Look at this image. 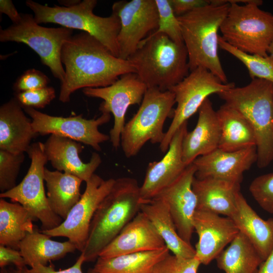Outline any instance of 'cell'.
Segmentation results:
<instances>
[{"label": "cell", "instance_id": "1", "mask_svg": "<svg viewBox=\"0 0 273 273\" xmlns=\"http://www.w3.org/2000/svg\"><path fill=\"white\" fill-rule=\"evenodd\" d=\"M65 76L61 83L59 100L69 102L71 95L80 88L111 85L122 75L135 73L128 61L116 57L100 41L81 32L67 40L61 51Z\"/></svg>", "mask_w": 273, "mask_h": 273}, {"label": "cell", "instance_id": "2", "mask_svg": "<svg viewBox=\"0 0 273 273\" xmlns=\"http://www.w3.org/2000/svg\"><path fill=\"white\" fill-rule=\"evenodd\" d=\"M143 202L140 186L135 178H117L93 218L88 238L81 252L85 262L94 261L140 211Z\"/></svg>", "mask_w": 273, "mask_h": 273}, {"label": "cell", "instance_id": "3", "mask_svg": "<svg viewBox=\"0 0 273 273\" xmlns=\"http://www.w3.org/2000/svg\"><path fill=\"white\" fill-rule=\"evenodd\" d=\"M230 4H210L177 17L187 50L190 71L203 68L227 83L218 53V31Z\"/></svg>", "mask_w": 273, "mask_h": 273}, {"label": "cell", "instance_id": "4", "mask_svg": "<svg viewBox=\"0 0 273 273\" xmlns=\"http://www.w3.org/2000/svg\"><path fill=\"white\" fill-rule=\"evenodd\" d=\"M127 60L148 88L168 90L190 72L185 44L163 34L147 36Z\"/></svg>", "mask_w": 273, "mask_h": 273}, {"label": "cell", "instance_id": "5", "mask_svg": "<svg viewBox=\"0 0 273 273\" xmlns=\"http://www.w3.org/2000/svg\"><path fill=\"white\" fill-rule=\"evenodd\" d=\"M217 95L251 124L256 136L257 166H267L273 160V83L254 78L245 86Z\"/></svg>", "mask_w": 273, "mask_h": 273}, {"label": "cell", "instance_id": "6", "mask_svg": "<svg viewBox=\"0 0 273 273\" xmlns=\"http://www.w3.org/2000/svg\"><path fill=\"white\" fill-rule=\"evenodd\" d=\"M25 4L33 12L34 20L38 24L52 23L82 30L95 37L119 58V18L113 12L108 17L95 15L93 10L97 4V0H83L70 7H49L32 0L26 1Z\"/></svg>", "mask_w": 273, "mask_h": 273}, {"label": "cell", "instance_id": "7", "mask_svg": "<svg viewBox=\"0 0 273 273\" xmlns=\"http://www.w3.org/2000/svg\"><path fill=\"white\" fill-rule=\"evenodd\" d=\"M262 4L261 0L243 5L230 4L220 27L222 38L243 52L268 56L273 38V15L259 8Z\"/></svg>", "mask_w": 273, "mask_h": 273}, {"label": "cell", "instance_id": "8", "mask_svg": "<svg viewBox=\"0 0 273 273\" xmlns=\"http://www.w3.org/2000/svg\"><path fill=\"white\" fill-rule=\"evenodd\" d=\"M175 103L174 94L157 88L147 89L137 112L125 124L121 135L120 145L127 158L136 155L145 144L163 141L166 119L173 117Z\"/></svg>", "mask_w": 273, "mask_h": 273}, {"label": "cell", "instance_id": "9", "mask_svg": "<svg viewBox=\"0 0 273 273\" xmlns=\"http://www.w3.org/2000/svg\"><path fill=\"white\" fill-rule=\"evenodd\" d=\"M72 35V29L43 27L35 21L32 15L21 13L17 22L1 29L0 41L28 46L39 56L42 64L48 67L53 76L62 83L65 72L61 62V51L64 43Z\"/></svg>", "mask_w": 273, "mask_h": 273}, {"label": "cell", "instance_id": "10", "mask_svg": "<svg viewBox=\"0 0 273 273\" xmlns=\"http://www.w3.org/2000/svg\"><path fill=\"white\" fill-rule=\"evenodd\" d=\"M27 153L31 163L22 181L12 189L1 193V198H9L22 205L41 224V231L50 230L59 226L63 220L50 207L46 194L45 165L47 163L43 143L36 142L29 146Z\"/></svg>", "mask_w": 273, "mask_h": 273}, {"label": "cell", "instance_id": "11", "mask_svg": "<svg viewBox=\"0 0 273 273\" xmlns=\"http://www.w3.org/2000/svg\"><path fill=\"white\" fill-rule=\"evenodd\" d=\"M235 86V83H223L210 71L200 67L190 71L183 80L171 87L169 90L174 94L177 106L174 110L171 124L159 145L161 152H167L175 132L198 111L209 96L218 94Z\"/></svg>", "mask_w": 273, "mask_h": 273}, {"label": "cell", "instance_id": "12", "mask_svg": "<svg viewBox=\"0 0 273 273\" xmlns=\"http://www.w3.org/2000/svg\"><path fill=\"white\" fill-rule=\"evenodd\" d=\"M115 179H104L94 174L86 183L79 201L57 227L41 232L52 237H64L81 252L86 244L91 222L99 205L111 191Z\"/></svg>", "mask_w": 273, "mask_h": 273}, {"label": "cell", "instance_id": "13", "mask_svg": "<svg viewBox=\"0 0 273 273\" xmlns=\"http://www.w3.org/2000/svg\"><path fill=\"white\" fill-rule=\"evenodd\" d=\"M148 88L135 73L122 75L110 85L96 88H85L82 93L87 97L103 100L99 110L102 113H112L114 125L110 131V141L117 149L121 142V135L125 125V114L128 107L141 104Z\"/></svg>", "mask_w": 273, "mask_h": 273}, {"label": "cell", "instance_id": "14", "mask_svg": "<svg viewBox=\"0 0 273 273\" xmlns=\"http://www.w3.org/2000/svg\"><path fill=\"white\" fill-rule=\"evenodd\" d=\"M31 118L32 125L38 134H56L70 139L101 150L100 144L110 140V136L99 130V127L108 122L111 114L102 113L97 118L85 119L81 114L64 117L52 116L31 108H24Z\"/></svg>", "mask_w": 273, "mask_h": 273}, {"label": "cell", "instance_id": "15", "mask_svg": "<svg viewBox=\"0 0 273 273\" xmlns=\"http://www.w3.org/2000/svg\"><path fill=\"white\" fill-rule=\"evenodd\" d=\"M112 12L121 24L117 40L119 58L126 60L140 43L158 26L159 14L155 0H125L115 2Z\"/></svg>", "mask_w": 273, "mask_h": 273}, {"label": "cell", "instance_id": "16", "mask_svg": "<svg viewBox=\"0 0 273 273\" xmlns=\"http://www.w3.org/2000/svg\"><path fill=\"white\" fill-rule=\"evenodd\" d=\"M196 171L195 165L190 164L174 181L154 198L166 203L178 234L190 244L194 231V216L197 207V197L192 188Z\"/></svg>", "mask_w": 273, "mask_h": 273}, {"label": "cell", "instance_id": "17", "mask_svg": "<svg viewBox=\"0 0 273 273\" xmlns=\"http://www.w3.org/2000/svg\"><path fill=\"white\" fill-rule=\"evenodd\" d=\"M193 226L198 236L195 257L204 265L216 259L239 233L231 218L204 210L196 211Z\"/></svg>", "mask_w": 273, "mask_h": 273}, {"label": "cell", "instance_id": "18", "mask_svg": "<svg viewBox=\"0 0 273 273\" xmlns=\"http://www.w3.org/2000/svg\"><path fill=\"white\" fill-rule=\"evenodd\" d=\"M256 147L226 151L218 148L193 162L198 179L214 178L240 185L243 173L257 161Z\"/></svg>", "mask_w": 273, "mask_h": 273}, {"label": "cell", "instance_id": "19", "mask_svg": "<svg viewBox=\"0 0 273 273\" xmlns=\"http://www.w3.org/2000/svg\"><path fill=\"white\" fill-rule=\"evenodd\" d=\"M188 121L175 132L168 150L159 161L148 164L145 178L140 186L143 201L153 199L162 190L174 181L188 166L183 159L182 145L188 132Z\"/></svg>", "mask_w": 273, "mask_h": 273}, {"label": "cell", "instance_id": "20", "mask_svg": "<svg viewBox=\"0 0 273 273\" xmlns=\"http://www.w3.org/2000/svg\"><path fill=\"white\" fill-rule=\"evenodd\" d=\"M165 244L148 217L141 211L101 252L110 258L161 249Z\"/></svg>", "mask_w": 273, "mask_h": 273}, {"label": "cell", "instance_id": "21", "mask_svg": "<svg viewBox=\"0 0 273 273\" xmlns=\"http://www.w3.org/2000/svg\"><path fill=\"white\" fill-rule=\"evenodd\" d=\"M43 146L48 161L54 168L74 175L85 182L95 174L102 162L96 152L92 153L89 162H83L79 155L84 149L82 143L69 138L51 134Z\"/></svg>", "mask_w": 273, "mask_h": 273}, {"label": "cell", "instance_id": "22", "mask_svg": "<svg viewBox=\"0 0 273 273\" xmlns=\"http://www.w3.org/2000/svg\"><path fill=\"white\" fill-rule=\"evenodd\" d=\"M198 118L193 130L187 132L183 142V159L186 166L198 157L210 153L219 147L221 129L216 111L209 98L198 110Z\"/></svg>", "mask_w": 273, "mask_h": 273}, {"label": "cell", "instance_id": "23", "mask_svg": "<svg viewBox=\"0 0 273 273\" xmlns=\"http://www.w3.org/2000/svg\"><path fill=\"white\" fill-rule=\"evenodd\" d=\"M23 109L15 98L1 106L0 150L24 153L32 140L38 135L33 129L32 120Z\"/></svg>", "mask_w": 273, "mask_h": 273}, {"label": "cell", "instance_id": "24", "mask_svg": "<svg viewBox=\"0 0 273 273\" xmlns=\"http://www.w3.org/2000/svg\"><path fill=\"white\" fill-rule=\"evenodd\" d=\"M231 218L239 232L249 240L263 261L273 248V218H261L239 191L236 196V210Z\"/></svg>", "mask_w": 273, "mask_h": 273}, {"label": "cell", "instance_id": "25", "mask_svg": "<svg viewBox=\"0 0 273 273\" xmlns=\"http://www.w3.org/2000/svg\"><path fill=\"white\" fill-rule=\"evenodd\" d=\"M192 188L197 199V210L231 218L236 210V196L240 185L214 178L194 177Z\"/></svg>", "mask_w": 273, "mask_h": 273}, {"label": "cell", "instance_id": "26", "mask_svg": "<svg viewBox=\"0 0 273 273\" xmlns=\"http://www.w3.org/2000/svg\"><path fill=\"white\" fill-rule=\"evenodd\" d=\"M150 220L173 255L184 258L195 256V249L180 237L169 208L161 200L154 198L143 201L141 210Z\"/></svg>", "mask_w": 273, "mask_h": 273}, {"label": "cell", "instance_id": "27", "mask_svg": "<svg viewBox=\"0 0 273 273\" xmlns=\"http://www.w3.org/2000/svg\"><path fill=\"white\" fill-rule=\"evenodd\" d=\"M44 181L50 207L64 220L82 195L80 188L83 181L71 174L45 168Z\"/></svg>", "mask_w": 273, "mask_h": 273}, {"label": "cell", "instance_id": "28", "mask_svg": "<svg viewBox=\"0 0 273 273\" xmlns=\"http://www.w3.org/2000/svg\"><path fill=\"white\" fill-rule=\"evenodd\" d=\"M216 113L221 129L219 149L234 151L256 146L254 130L239 111L224 103Z\"/></svg>", "mask_w": 273, "mask_h": 273}, {"label": "cell", "instance_id": "29", "mask_svg": "<svg viewBox=\"0 0 273 273\" xmlns=\"http://www.w3.org/2000/svg\"><path fill=\"white\" fill-rule=\"evenodd\" d=\"M51 238L35 229L26 235L21 242L19 250L27 265L30 267L38 264L47 265L48 262L61 259L77 250L69 240L62 242Z\"/></svg>", "mask_w": 273, "mask_h": 273}, {"label": "cell", "instance_id": "30", "mask_svg": "<svg viewBox=\"0 0 273 273\" xmlns=\"http://www.w3.org/2000/svg\"><path fill=\"white\" fill-rule=\"evenodd\" d=\"M36 220L22 205L0 199V244L19 250L21 242L33 232Z\"/></svg>", "mask_w": 273, "mask_h": 273}, {"label": "cell", "instance_id": "31", "mask_svg": "<svg viewBox=\"0 0 273 273\" xmlns=\"http://www.w3.org/2000/svg\"><path fill=\"white\" fill-rule=\"evenodd\" d=\"M169 251L165 246L158 250L110 258L99 257L92 269L99 273H151L154 266Z\"/></svg>", "mask_w": 273, "mask_h": 273}, {"label": "cell", "instance_id": "32", "mask_svg": "<svg viewBox=\"0 0 273 273\" xmlns=\"http://www.w3.org/2000/svg\"><path fill=\"white\" fill-rule=\"evenodd\" d=\"M215 259L217 267L224 273H257L263 261L249 240L240 232Z\"/></svg>", "mask_w": 273, "mask_h": 273}, {"label": "cell", "instance_id": "33", "mask_svg": "<svg viewBox=\"0 0 273 273\" xmlns=\"http://www.w3.org/2000/svg\"><path fill=\"white\" fill-rule=\"evenodd\" d=\"M219 47L240 60L247 68L252 79L258 78L273 83V59L269 56L263 57L243 52L218 37Z\"/></svg>", "mask_w": 273, "mask_h": 273}, {"label": "cell", "instance_id": "34", "mask_svg": "<svg viewBox=\"0 0 273 273\" xmlns=\"http://www.w3.org/2000/svg\"><path fill=\"white\" fill-rule=\"evenodd\" d=\"M155 1L159 14L158 26L149 36L163 34L177 43H184L179 21L173 12L169 0Z\"/></svg>", "mask_w": 273, "mask_h": 273}, {"label": "cell", "instance_id": "35", "mask_svg": "<svg viewBox=\"0 0 273 273\" xmlns=\"http://www.w3.org/2000/svg\"><path fill=\"white\" fill-rule=\"evenodd\" d=\"M24 158V153L14 154L0 150L1 193L8 191L16 186V179Z\"/></svg>", "mask_w": 273, "mask_h": 273}, {"label": "cell", "instance_id": "36", "mask_svg": "<svg viewBox=\"0 0 273 273\" xmlns=\"http://www.w3.org/2000/svg\"><path fill=\"white\" fill-rule=\"evenodd\" d=\"M249 191L263 210L273 214V172L254 178L250 185Z\"/></svg>", "mask_w": 273, "mask_h": 273}, {"label": "cell", "instance_id": "37", "mask_svg": "<svg viewBox=\"0 0 273 273\" xmlns=\"http://www.w3.org/2000/svg\"><path fill=\"white\" fill-rule=\"evenodd\" d=\"M200 264L195 257L184 258L169 253L154 266L151 273H198Z\"/></svg>", "mask_w": 273, "mask_h": 273}, {"label": "cell", "instance_id": "38", "mask_svg": "<svg viewBox=\"0 0 273 273\" xmlns=\"http://www.w3.org/2000/svg\"><path fill=\"white\" fill-rule=\"evenodd\" d=\"M56 97V92L52 86L33 90L17 93L15 98L24 108L42 109L49 105Z\"/></svg>", "mask_w": 273, "mask_h": 273}, {"label": "cell", "instance_id": "39", "mask_svg": "<svg viewBox=\"0 0 273 273\" xmlns=\"http://www.w3.org/2000/svg\"><path fill=\"white\" fill-rule=\"evenodd\" d=\"M49 77L41 71L30 69L25 71L14 84V89L17 93L33 90L48 86Z\"/></svg>", "mask_w": 273, "mask_h": 273}, {"label": "cell", "instance_id": "40", "mask_svg": "<svg viewBox=\"0 0 273 273\" xmlns=\"http://www.w3.org/2000/svg\"><path fill=\"white\" fill-rule=\"evenodd\" d=\"M10 264H13L19 270H23L26 265L20 251L0 245V267L3 268Z\"/></svg>", "mask_w": 273, "mask_h": 273}, {"label": "cell", "instance_id": "41", "mask_svg": "<svg viewBox=\"0 0 273 273\" xmlns=\"http://www.w3.org/2000/svg\"><path fill=\"white\" fill-rule=\"evenodd\" d=\"M85 262L83 255L81 253L75 263L68 268L57 270L51 265L49 266L38 264L28 268L23 269V273H83L82 266Z\"/></svg>", "mask_w": 273, "mask_h": 273}, {"label": "cell", "instance_id": "42", "mask_svg": "<svg viewBox=\"0 0 273 273\" xmlns=\"http://www.w3.org/2000/svg\"><path fill=\"white\" fill-rule=\"evenodd\" d=\"M174 14L179 17L192 10L210 4L207 0H169Z\"/></svg>", "mask_w": 273, "mask_h": 273}, {"label": "cell", "instance_id": "43", "mask_svg": "<svg viewBox=\"0 0 273 273\" xmlns=\"http://www.w3.org/2000/svg\"><path fill=\"white\" fill-rule=\"evenodd\" d=\"M0 12L7 15L13 23L17 22L21 18V13L18 12L11 0L0 1Z\"/></svg>", "mask_w": 273, "mask_h": 273}, {"label": "cell", "instance_id": "44", "mask_svg": "<svg viewBox=\"0 0 273 273\" xmlns=\"http://www.w3.org/2000/svg\"><path fill=\"white\" fill-rule=\"evenodd\" d=\"M257 273H273V248L260 265Z\"/></svg>", "mask_w": 273, "mask_h": 273}, {"label": "cell", "instance_id": "45", "mask_svg": "<svg viewBox=\"0 0 273 273\" xmlns=\"http://www.w3.org/2000/svg\"><path fill=\"white\" fill-rule=\"evenodd\" d=\"M81 1L78 0H65V1H59V4L62 6L65 7H70L78 4Z\"/></svg>", "mask_w": 273, "mask_h": 273}, {"label": "cell", "instance_id": "46", "mask_svg": "<svg viewBox=\"0 0 273 273\" xmlns=\"http://www.w3.org/2000/svg\"><path fill=\"white\" fill-rule=\"evenodd\" d=\"M268 54L273 59V38L268 50Z\"/></svg>", "mask_w": 273, "mask_h": 273}, {"label": "cell", "instance_id": "47", "mask_svg": "<svg viewBox=\"0 0 273 273\" xmlns=\"http://www.w3.org/2000/svg\"><path fill=\"white\" fill-rule=\"evenodd\" d=\"M23 270H19V269H17L16 270L14 271V272H7L6 271L3 270L2 271V273H23Z\"/></svg>", "mask_w": 273, "mask_h": 273}, {"label": "cell", "instance_id": "48", "mask_svg": "<svg viewBox=\"0 0 273 273\" xmlns=\"http://www.w3.org/2000/svg\"><path fill=\"white\" fill-rule=\"evenodd\" d=\"M88 273H99V272H97L94 270H93V269H90V270H89Z\"/></svg>", "mask_w": 273, "mask_h": 273}]
</instances>
